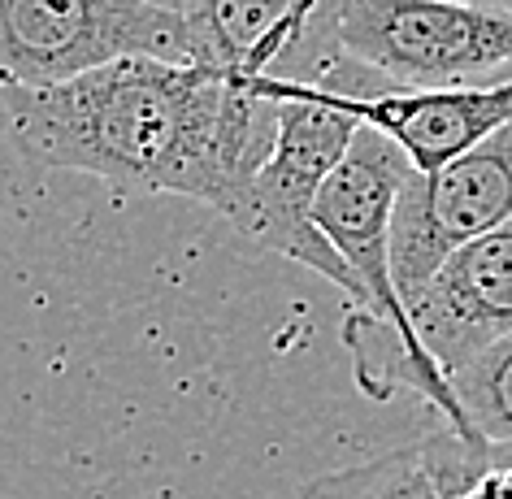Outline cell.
<instances>
[{
    "instance_id": "obj_1",
    "label": "cell",
    "mask_w": 512,
    "mask_h": 499,
    "mask_svg": "<svg viewBox=\"0 0 512 499\" xmlns=\"http://www.w3.org/2000/svg\"><path fill=\"white\" fill-rule=\"evenodd\" d=\"M0 135L31 165L235 213L278 139V100L213 61L118 57L53 87H0Z\"/></svg>"
},
{
    "instance_id": "obj_2",
    "label": "cell",
    "mask_w": 512,
    "mask_h": 499,
    "mask_svg": "<svg viewBox=\"0 0 512 499\" xmlns=\"http://www.w3.org/2000/svg\"><path fill=\"white\" fill-rule=\"evenodd\" d=\"M252 83L256 92L278 100V139L265 165L252 174L248 191L239 196L230 222L261 248L335 283L352 309H365L361 278L352 274V265L313 217L317 191L352 148L361 118L322 79L296 83L283 74H252Z\"/></svg>"
},
{
    "instance_id": "obj_3",
    "label": "cell",
    "mask_w": 512,
    "mask_h": 499,
    "mask_svg": "<svg viewBox=\"0 0 512 499\" xmlns=\"http://www.w3.org/2000/svg\"><path fill=\"white\" fill-rule=\"evenodd\" d=\"M330 48L395 87H465L512 74V9L469 0H326Z\"/></svg>"
},
{
    "instance_id": "obj_4",
    "label": "cell",
    "mask_w": 512,
    "mask_h": 499,
    "mask_svg": "<svg viewBox=\"0 0 512 499\" xmlns=\"http://www.w3.org/2000/svg\"><path fill=\"white\" fill-rule=\"evenodd\" d=\"M135 53L200 61L187 18L157 0H0V87H53Z\"/></svg>"
},
{
    "instance_id": "obj_5",
    "label": "cell",
    "mask_w": 512,
    "mask_h": 499,
    "mask_svg": "<svg viewBox=\"0 0 512 499\" xmlns=\"http://www.w3.org/2000/svg\"><path fill=\"white\" fill-rule=\"evenodd\" d=\"M512 217V122L478 148L460 152L443 170L421 174L400 191L391 226V274L404 309L413 304L439 265L469 239Z\"/></svg>"
},
{
    "instance_id": "obj_6",
    "label": "cell",
    "mask_w": 512,
    "mask_h": 499,
    "mask_svg": "<svg viewBox=\"0 0 512 499\" xmlns=\"http://www.w3.org/2000/svg\"><path fill=\"white\" fill-rule=\"evenodd\" d=\"M413 170H417L413 157H408L387 131L361 122L352 148L343 152V161L330 170L322 191H317L313 217H317V226L326 230V239L343 252V261L352 265V274L361 278L365 313H374L387 326L400 330V335L413 343V352L421 361L439 365L426 348H421L413 317H408L400 287H395V274H391L395 204H400V191H404L408 178H413Z\"/></svg>"
},
{
    "instance_id": "obj_7",
    "label": "cell",
    "mask_w": 512,
    "mask_h": 499,
    "mask_svg": "<svg viewBox=\"0 0 512 499\" xmlns=\"http://www.w3.org/2000/svg\"><path fill=\"white\" fill-rule=\"evenodd\" d=\"M408 317L421 348L447 374L486 343L512 335V217L456 248L408 304Z\"/></svg>"
},
{
    "instance_id": "obj_8",
    "label": "cell",
    "mask_w": 512,
    "mask_h": 499,
    "mask_svg": "<svg viewBox=\"0 0 512 499\" xmlns=\"http://www.w3.org/2000/svg\"><path fill=\"white\" fill-rule=\"evenodd\" d=\"M491 460V447L465 439L443 421L434 434H421L404 447L322 473L304 486L300 499H456Z\"/></svg>"
},
{
    "instance_id": "obj_9",
    "label": "cell",
    "mask_w": 512,
    "mask_h": 499,
    "mask_svg": "<svg viewBox=\"0 0 512 499\" xmlns=\"http://www.w3.org/2000/svg\"><path fill=\"white\" fill-rule=\"evenodd\" d=\"M326 0H187L183 18L196 35L200 61L239 79L274 74L309 40H322Z\"/></svg>"
},
{
    "instance_id": "obj_10",
    "label": "cell",
    "mask_w": 512,
    "mask_h": 499,
    "mask_svg": "<svg viewBox=\"0 0 512 499\" xmlns=\"http://www.w3.org/2000/svg\"><path fill=\"white\" fill-rule=\"evenodd\" d=\"M447 378L469 421V434L491 447L495 460H512V335L486 343Z\"/></svg>"
},
{
    "instance_id": "obj_11",
    "label": "cell",
    "mask_w": 512,
    "mask_h": 499,
    "mask_svg": "<svg viewBox=\"0 0 512 499\" xmlns=\"http://www.w3.org/2000/svg\"><path fill=\"white\" fill-rule=\"evenodd\" d=\"M456 499H512V460H491Z\"/></svg>"
},
{
    "instance_id": "obj_12",
    "label": "cell",
    "mask_w": 512,
    "mask_h": 499,
    "mask_svg": "<svg viewBox=\"0 0 512 499\" xmlns=\"http://www.w3.org/2000/svg\"><path fill=\"white\" fill-rule=\"evenodd\" d=\"M469 5H491V9H512V0H469Z\"/></svg>"
},
{
    "instance_id": "obj_13",
    "label": "cell",
    "mask_w": 512,
    "mask_h": 499,
    "mask_svg": "<svg viewBox=\"0 0 512 499\" xmlns=\"http://www.w3.org/2000/svg\"><path fill=\"white\" fill-rule=\"evenodd\" d=\"M157 5H165V9H178V14H183V5H187V0H157Z\"/></svg>"
}]
</instances>
